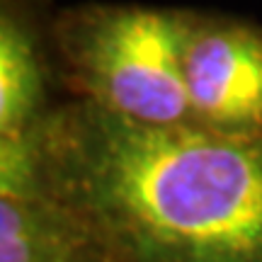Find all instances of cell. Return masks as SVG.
<instances>
[{"label":"cell","instance_id":"obj_1","mask_svg":"<svg viewBox=\"0 0 262 262\" xmlns=\"http://www.w3.org/2000/svg\"><path fill=\"white\" fill-rule=\"evenodd\" d=\"M34 150L47 194L122 262H262V136L156 126L90 102Z\"/></svg>","mask_w":262,"mask_h":262},{"label":"cell","instance_id":"obj_2","mask_svg":"<svg viewBox=\"0 0 262 262\" xmlns=\"http://www.w3.org/2000/svg\"><path fill=\"white\" fill-rule=\"evenodd\" d=\"M189 25L141 8L90 10L66 29V54L93 102L156 126L196 124L185 83Z\"/></svg>","mask_w":262,"mask_h":262},{"label":"cell","instance_id":"obj_3","mask_svg":"<svg viewBox=\"0 0 262 262\" xmlns=\"http://www.w3.org/2000/svg\"><path fill=\"white\" fill-rule=\"evenodd\" d=\"M185 83L196 126L262 136V37L238 25L189 29Z\"/></svg>","mask_w":262,"mask_h":262},{"label":"cell","instance_id":"obj_4","mask_svg":"<svg viewBox=\"0 0 262 262\" xmlns=\"http://www.w3.org/2000/svg\"><path fill=\"white\" fill-rule=\"evenodd\" d=\"M0 262H88L95 243L78 219L44 194L34 141L3 136Z\"/></svg>","mask_w":262,"mask_h":262},{"label":"cell","instance_id":"obj_5","mask_svg":"<svg viewBox=\"0 0 262 262\" xmlns=\"http://www.w3.org/2000/svg\"><path fill=\"white\" fill-rule=\"evenodd\" d=\"M41 100V73L32 39L8 12L0 22V129L17 136L29 126Z\"/></svg>","mask_w":262,"mask_h":262}]
</instances>
